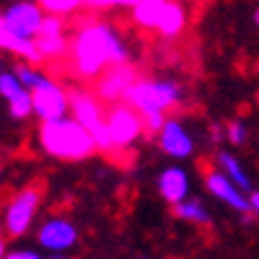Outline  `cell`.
<instances>
[{"mask_svg":"<svg viewBox=\"0 0 259 259\" xmlns=\"http://www.w3.org/2000/svg\"><path fill=\"white\" fill-rule=\"evenodd\" d=\"M140 117H143L145 133H150V135H158V130L166 122V114H158V112H148V114H140Z\"/></svg>","mask_w":259,"mask_h":259,"instance_id":"26","label":"cell"},{"mask_svg":"<svg viewBox=\"0 0 259 259\" xmlns=\"http://www.w3.org/2000/svg\"><path fill=\"white\" fill-rule=\"evenodd\" d=\"M21 91H24V85H21L16 70H3V73H0V96H3L6 101L13 99V96L21 94Z\"/></svg>","mask_w":259,"mask_h":259,"instance_id":"23","label":"cell"},{"mask_svg":"<svg viewBox=\"0 0 259 259\" xmlns=\"http://www.w3.org/2000/svg\"><path fill=\"white\" fill-rule=\"evenodd\" d=\"M8 256V249H6V236H0V259Z\"/></svg>","mask_w":259,"mask_h":259,"instance_id":"30","label":"cell"},{"mask_svg":"<svg viewBox=\"0 0 259 259\" xmlns=\"http://www.w3.org/2000/svg\"><path fill=\"white\" fill-rule=\"evenodd\" d=\"M50 259H52V256H50Z\"/></svg>","mask_w":259,"mask_h":259,"instance_id":"36","label":"cell"},{"mask_svg":"<svg viewBox=\"0 0 259 259\" xmlns=\"http://www.w3.org/2000/svg\"><path fill=\"white\" fill-rule=\"evenodd\" d=\"M249 207H251V215L259 218V187L249 192Z\"/></svg>","mask_w":259,"mask_h":259,"instance_id":"29","label":"cell"},{"mask_svg":"<svg viewBox=\"0 0 259 259\" xmlns=\"http://www.w3.org/2000/svg\"><path fill=\"white\" fill-rule=\"evenodd\" d=\"M31 96H34V114L41 122L70 117V91H65L55 78L47 75L31 91Z\"/></svg>","mask_w":259,"mask_h":259,"instance_id":"10","label":"cell"},{"mask_svg":"<svg viewBox=\"0 0 259 259\" xmlns=\"http://www.w3.org/2000/svg\"><path fill=\"white\" fill-rule=\"evenodd\" d=\"M65 18L62 16H52V13H45V21H41V29H39V36H60L65 34Z\"/></svg>","mask_w":259,"mask_h":259,"instance_id":"24","label":"cell"},{"mask_svg":"<svg viewBox=\"0 0 259 259\" xmlns=\"http://www.w3.org/2000/svg\"><path fill=\"white\" fill-rule=\"evenodd\" d=\"M205 189L212 194L218 202H223L226 207H231L233 212H241V215H251L249 207V194L241 192L236 187L221 168H205Z\"/></svg>","mask_w":259,"mask_h":259,"instance_id":"12","label":"cell"},{"mask_svg":"<svg viewBox=\"0 0 259 259\" xmlns=\"http://www.w3.org/2000/svg\"><path fill=\"white\" fill-rule=\"evenodd\" d=\"M124 101L140 114H148V112L168 114L184 101V85L171 78H140L130 89Z\"/></svg>","mask_w":259,"mask_h":259,"instance_id":"3","label":"cell"},{"mask_svg":"<svg viewBox=\"0 0 259 259\" xmlns=\"http://www.w3.org/2000/svg\"><path fill=\"white\" fill-rule=\"evenodd\" d=\"M187 21H189L187 6L182 3V0H168V6H166V11L161 16V24H158L156 34L161 39H168V41L179 39L184 34V29H187Z\"/></svg>","mask_w":259,"mask_h":259,"instance_id":"14","label":"cell"},{"mask_svg":"<svg viewBox=\"0 0 259 259\" xmlns=\"http://www.w3.org/2000/svg\"><path fill=\"white\" fill-rule=\"evenodd\" d=\"M8 114H11V119H16V122H24V119H29L31 114H34V96H31V91H21V94H16L13 99H8Z\"/></svg>","mask_w":259,"mask_h":259,"instance_id":"19","label":"cell"},{"mask_svg":"<svg viewBox=\"0 0 259 259\" xmlns=\"http://www.w3.org/2000/svg\"><path fill=\"white\" fill-rule=\"evenodd\" d=\"M207 135H210V143H221V140H226V127L218 124V122H210Z\"/></svg>","mask_w":259,"mask_h":259,"instance_id":"28","label":"cell"},{"mask_svg":"<svg viewBox=\"0 0 259 259\" xmlns=\"http://www.w3.org/2000/svg\"><path fill=\"white\" fill-rule=\"evenodd\" d=\"M39 205H41V189L34 187V184L18 189L13 194L6 205V210H3V231H6L8 239H24V236L34 228Z\"/></svg>","mask_w":259,"mask_h":259,"instance_id":"5","label":"cell"},{"mask_svg":"<svg viewBox=\"0 0 259 259\" xmlns=\"http://www.w3.org/2000/svg\"><path fill=\"white\" fill-rule=\"evenodd\" d=\"M215 168H221L241 192L249 194L254 189V182L249 177V171L244 168V163L239 161V156H233L231 150H218V153H215Z\"/></svg>","mask_w":259,"mask_h":259,"instance_id":"15","label":"cell"},{"mask_svg":"<svg viewBox=\"0 0 259 259\" xmlns=\"http://www.w3.org/2000/svg\"><path fill=\"white\" fill-rule=\"evenodd\" d=\"M36 50L41 55L45 62H55V60H62L70 55V39L60 34V36H36Z\"/></svg>","mask_w":259,"mask_h":259,"instance_id":"18","label":"cell"},{"mask_svg":"<svg viewBox=\"0 0 259 259\" xmlns=\"http://www.w3.org/2000/svg\"><path fill=\"white\" fill-rule=\"evenodd\" d=\"M140 80L138 75V68L133 62H124V65H112V68H106L96 80H94V94L99 101L104 104H119L127 99L130 89Z\"/></svg>","mask_w":259,"mask_h":259,"instance_id":"8","label":"cell"},{"mask_svg":"<svg viewBox=\"0 0 259 259\" xmlns=\"http://www.w3.org/2000/svg\"><path fill=\"white\" fill-rule=\"evenodd\" d=\"M0 182H3V161H0Z\"/></svg>","mask_w":259,"mask_h":259,"instance_id":"33","label":"cell"},{"mask_svg":"<svg viewBox=\"0 0 259 259\" xmlns=\"http://www.w3.org/2000/svg\"><path fill=\"white\" fill-rule=\"evenodd\" d=\"M70 117L78 119L91 133L96 150H104V153L114 150V140L109 133V124H106L104 101H99L94 91H80V89L70 91Z\"/></svg>","mask_w":259,"mask_h":259,"instance_id":"4","label":"cell"},{"mask_svg":"<svg viewBox=\"0 0 259 259\" xmlns=\"http://www.w3.org/2000/svg\"><path fill=\"white\" fill-rule=\"evenodd\" d=\"M254 24H256V26H259V6H256V8H254Z\"/></svg>","mask_w":259,"mask_h":259,"instance_id":"31","label":"cell"},{"mask_svg":"<svg viewBox=\"0 0 259 259\" xmlns=\"http://www.w3.org/2000/svg\"><path fill=\"white\" fill-rule=\"evenodd\" d=\"M80 241V231L78 226L65 218V215H50L47 221H41L36 228V244L39 249H45L50 254H68L75 249Z\"/></svg>","mask_w":259,"mask_h":259,"instance_id":"7","label":"cell"},{"mask_svg":"<svg viewBox=\"0 0 259 259\" xmlns=\"http://www.w3.org/2000/svg\"><path fill=\"white\" fill-rule=\"evenodd\" d=\"M168 6V0H138V3L130 8V18L133 24L148 31H156L161 24V16Z\"/></svg>","mask_w":259,"mask_h":259,"instance_id":"16","label":"cell"},{"mask_svg":"<svg viewBox=\"0 0 259 259\" xmlns=\"http://www.w3.org/2000/svg\"><path fill=\"white\" fill-rule=\"evenodd\" d=\"M174 215H177L179 221L192 223V226H210V221H212L207 205H205L200 197H192V194H189L184 202L174 205Z\"/></svg>","mask_w":259,"mask_h":259,"instance_id":"17","label":"cell"},{"mask_svg":"<svg viewBox=\"0 0 259 259\" xmlns=\"http://www.w3.org/2000/svg\"><path fill=\"white\" fill-rule=\"evenodd\" d=\"M41 6L45 13H52V16H73L78 8H83V0H36Z\"/></svg>","mask_w":259,"mask_h":259,"instance_id":"21","label":"cell"},{"mask_svg":"<svg viewBox=\"0 0 259 259\" xmlns=\"http://www.w3.org/2000/svg\"><path fill=\"white\" fill-rule=\"evenodd\" d=\"M70 70L83 80H96L106 68L133 60L127 39L109 21H85L70 39Z\"/></svg>","mask_w":259,"mask_h":259,"instance_id":"1","label":"cell"},{"mask_svg":"<svg viewBox=\"0 0 259 259\" xmlns=\"http://www.w3.org/2000/svg\"><path fill=\"white\" fill-rule=\"evenodd\" d=\"M156 189L161 194V200L166 205H179L184 202L189 194H192V179H189V171L179 163L174 166H166L158 171V177H156Z\"/></svg>","mask_w":259,"mask_h":259,"instance_id":"13","label":"cell"},{"mask_svg":"<svg viewBox=\"0 0 259 259\" xmlns=\"http://www.w3.org/2000/svg\"><path fill=\"white\" fill-rule=\"evenodd\" d=\"M16 75H18V80H21V85H24V89L26 91H34L36 89V85L41 83V80H45L47 75L45 73H41L39 70V65H31V62H18L16 65Z\"/></svg>","mask_w":259,"mask_h":259,"instance_id":"20","label":"cell"},{"mask_svg":"<svg viewBox=\"0 0 259 259\" xmlns=\"http://www.w3.org/2000/svg\"><path fill=\"white\" fill-rule=\"evenodd\" d=\"M138 0H83V8L91 11H106V8H133Z\"/></svg>","mask_w":259,"mask_h":259,"instance_id":"25","label":"cell"},{"mask_svg":"<svg viewBox=\"0 0 259 259\" xmlns=\"http://www.w3.org/2000/svg\"><path fill=\"white\" fill-rule=\"evenodd\" d=\"M254 104H256V109H259V89H256V96H254Z\"/></svg>","mask_w":259,"mask_h":259,"instance_id":"32","label":"cell"},{"mask_svg":"<svg viewBox=\"0 0 259 259\" xmlns=\"http://www.w3.org/2000/svg\"><path fill=\"white\" fill-rule=\"evenodd\" d=\"M156 140H158L161 153L174 158V161H187V158L194 156V150H197V140H194L192 127L182 117H166Z\"/></svg>","mask_w":259,"mask_h":259,"instance_id":"9","label":"cell"},{"mask_svg":"<svg viewBox=\"0 0 259 259\" xmlns=\"http://www.w3.org/2000/svg\"><path fill=\"white\" fill-rule=\"evenodd\" d=\"M6 70V65H3V57H0V73H3Z\"/></svg>","mask_w":259,"mask_h":259,"instance_id":"34","label":"cell"},{"mask_svg":"<svg viewBox=\"0 0 259 259\" xmlns=\"http://www.w3.org/2000/svg\"><path fill=\"white\" fill-rule=\"evenodd\" d=\"M223 127H226V140L231 145H236V148L246 145V140H249V124L244 119H228Z\"/></svg>","mask_w":259,"mask_h":259,"instance_id":"22","label":"cell"},{"mask_svg":"<svg viewBox=\"0 0 259 259\" xmlns=\"http://www.w3.org/2000/svg\"><path fill=\"white\" fill-rule=\"evenodd\" d=\"M6 259H45L36 249H13V251H8V256Z\"/></svg>","mask_w":259,"mask_h":259,"instance_id":"27","label":"cell"},{"mask_svg":"<svg viewBox=\"0 0 259 259\" xmlns=\"http://www.w3.org/2000/svg\"><path fill=\"white\" fill-rule=\"evenodd\" d=\"M41 21H45V11L36 0H13V3L3 11V24L13 36L21 39H36Z\"/></svg>","mask_w":259,"mask_h":259,"instance_id":"11","label":"cell"},{"mask_svg":"<svg viewBox=\"0 0 259 259\" xmlns=\"http://www.w3.org/2000/svg\"><path fill=\"white\" fill-rule=\"evenodd\" d=\"M106 124H109V133H112V140H114V150H130L145 133L140 112L133 109L127 101H119V104L109 106V112H106Z\"/></svg>","mask_w":259,"mask_h":259,"instance_id":"6","label":"cell"},{"mask_svg":"<svg viewBox=\"0 0 259 259\" xmlns=\"http://www.w3.org/2000/svg\"><path fill=\"white\" fill-rule=\"evenodd\" d=\"M0 24H3V11H0Z\"/></svg>","mask_w":259,"mask_h":259,"instance_id":"35","label":"cell"},{"mask_svg":"<svg viewBox=\"0 0 259 259\" xmlns=\"http://www.w3.org/2000/svg\"><path fill=\"white\" fill-rule=\"evenodd\" d=\"M39 145L47 156L57 161H85L96 153V143L91 133L73 117H60L39 124Z\"/></svg>","mask_w":259,"mask_h":259,"instance_id":"2","label":"cell"}]
</instances>
